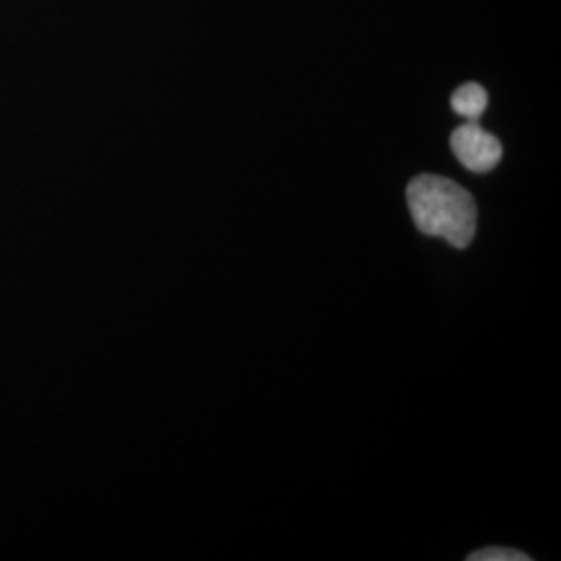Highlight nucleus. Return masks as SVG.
Here are the masks:
<instances>
[{"instance_id":"2","label":"nucleus","mask_w":561,"mask_h":561,"mask_svg":"<svg viewBox=\"0 0 561 561\" xmlns=\"http://www.w3.org/2000/svg\"><path fill=\"white\" fill-rule=\"evenodd\" d=\"M451 150L456 159L474 173H486L502 161V144L484 131L477 121H468L451 134Z\"/></svg>"},{"instance_id":"4","label":"nucleus","mask_w":561,"mask_h":561,"mask_svg":"<svg viewBox=\"0 0 561 561\" xmlns=\"http://www.w3.org/2000/svg\"><path fill=\"white\" fill-rule=\"evenodd\" d=\"M470 561H528L530 558L516 549H503V547H489L468 556Z\"/></svg>"},{"instance_id":"1","label":"nucleus","mask_w":561,"mask_h":561,"mask_svg":"<svg viewBox=\"0 0 561 561\" xmlns=\"http://www.w3.org/2000/svg\"><path fill=\"white\" fill-rule=\"evenodd\" d=\"M408 206L419 231L468 248L477 233V204L468 190L439 175H419L408 185Z\"/></svg>"},{"instance_id":"3","label":"nucleus","mask_w":561,"mask_h":561,"mask_svg":"<svg viewBox=\"0 0 561 561\" xmlns=\"http://www.w3.org/2000/svg\"><path fill=\"white\" fill-rule=\"evenodd\" d=\"M489 104V94L481 83H463L451 96V108L468 121L481 119Z\"/></svg>"}]
</instances>
